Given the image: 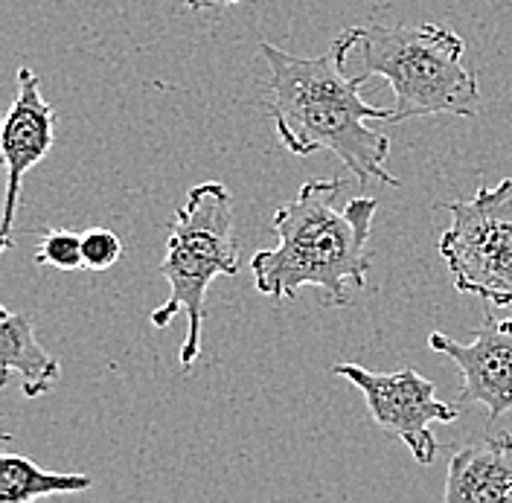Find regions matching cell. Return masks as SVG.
<instances>
[{
    "label": "cell",
    "instance_id": "4",
    "mask_svg": "<svg viewBox=\"0 0 512 503\" xmlns=\"http://www.w3.org/2000/svg\"><path fill=\"white\" fill-rule=\"evenodd\" d=\"M160 274L169 283L166 303L152 312V326H169L187 312V338L181 344V367L190 370L201 355V329L207 317V288L219 277L239 274V239L233 233V198L224 184H198L169 227Z\"/></svg>",
    "mask_w": 512,
    "mask_h": 503
},
{
    "label": "cell",
    "instance_id": "5",
    "mask_svg": "<svg viewBox=\"0 0 512 503\" xmlns=\"http://www.w3.org/2000/svg\"><path fill=\"white\" fill-rule=\"evenodd\" d=\"M443 210L451 224L440 236V256L454 288L486 306H512V178Z\"/></svg>",
    "mask_w": 512,
    "mask_h": 503
},
{
    "label": "cell",
    "instance_id": "7",
    "mask_svg": "<svg viewBox=\"0 0 512 503\" xmlns=\"http://www.w3.org/2000/svg\"><path fill=\"white\" fill-rule=\"evenodd\" d=\"M428 346L448 355L460 370V402L483 405L489 419L512 410V315L498 317L489 312L469 344L454 341L451 335L431 332Z\"/></svg>",
    "mask_w": 512,
    "mask_h": 503
},
{
    "label": "cell",
    "instance_id": "9",
    "mask_svg": "<svg viewBox=\"0 0 512 503\" xmlns=\"http://www.w3.org/2000/svg\"><path fill=\"white\" fill-rule=\"evenodd\" d=\"M446 503H512V434L466 445L448 460Z\"/></svg>",
    "mask_w": 512,
    "mask_h": 503
},
{
    "label": "cell",
    "instance_id": "10",
    "mask_svg": "<svg viewBox=\"0 0 512 503\" xmlns=\"http://www.w3.org/2000/svg\"><path fill=\"white\" fill-rule=\"evenodd\" d=\"M9 373L21 376V390L27 399H38L59 384L62 367L38 344L30 317L3 309L0 312V384L3 387L9 381Z\"/></svg>",
    "mask_w": 512,
    "mask_h": 503
},
{
    "label": "cell",
    "instance_id": "12",
    "mask_svg": "<svg viewBox=\"0 0 512 503\" xmlns=\"http://www.w3.org/2000/svg\"><path fill=\"white\" fill-rule=\"evenodd\" d=\"M32 259L35 265H47L56 271H79L85 268L82 236L73 230H44Z\"/></svg>",
    "mask_w": 512,
    "mask_h": 503
},
{
    "label": "cell",
    "instance_id": "14",
    "mask_svg": "<svg viewBox=\"0 0 512 503\" xmlns=\"http://www.w3.org/2000/svg\"><path fill=\"white\" fill-rule=\"evenodd\" d=\"M190 9H207V6H233V3H242V0H184Z\"/></svg>",
    "mask_w": 512,
    "mask_h": 503
},
{
    "label": "cell",
    "instance_id": "11",
    "mask_svg": "<svg viewBox=\"0 0 512 503\" xmlns=\"http://www.w3.org/2000/svg\"><path fill=\"white\" fill-rule=\"evenodd\" d=\"M94 489L91 474L44 472L30 457H0V503H32L47 495H76Z\"/></svg>",
    "mask_w": 512,
    "mask_h": 503
},
{
    "label": "cell",
    "instance_id": "8",
    "mask_svg": "<svg viewBox=\"0 0 512 503\" xmlns=\"http://www.w3.org/2000/svg\"><path fill=\"white\" fill-rule=\"evenodd\" d=\"M53 140H56V108L41 96L38 76L30 67H21L18 94L6 114L3 137H0V152L6 163V204H3V224H0L3 251L12 248V227H15L24 175L35 163H41L50 155Z\"/></svg>",
    "mask_w": 512,
    "mask_h": 503
},
{
    "label": "cell",
    "instance_id": "1",
    "mask_svg": "<svg viewBox=\"0 0 512 503\" xmlns=\"http://www.w3.org/2000/svg\"><path fill=\"white\" fill-rule=\"evenodd\" d=\"M259 47L268 62L271 88L262 105L288 152L297 158L332 152L361 184L382 181L399 187V178L387 172L390 137L367 126V120L390 123L393 108L361 99V88L370 82L364 73L347 76V56L358 47V27L341 32L332 50L318 59L291 56L268 41Z\"/></svg>",
    "mask_w": 512,
    "mask_h": 503
},
{
    "label": "cell",
    "instance_id": "6",
    "mask_svg": "<svg viewBox=\"0 0 512 503\" xmlns=\"http://www.w3.org/2000/svg\"><path fill=\"white\" fill-rule=\"evenodd\" d=\"M332 373L355 384L370 408L373 422L390 437L408 445L419 466H431L437 457L434 422H457V408L437 399L434 381L419 376L416 370L396 373H370L361 364H335Z\"/></svg>",
    "mask_w": 512,
    "mask_h": 503
},
{
    "label": "cell",
    "instance_id": "3",
    "mask_svg": "<svg viewBox=\"0 0 512 503\" xmlns=\"http://www.w3.org/2000/svg\"><path fill=\"white\" fill-rule=\"evenodd\" d=\"M355 50L361 73L382 76L393 88L390 123L434 114L480 117L478 76L463 64L466 41L443 24H364Z\"/></svg>",
    "mask_w": 512,
    "mask_h": 503
},
{
    "label": "cell",
    "instance_id": "13",
    "mask_svg": "<svg viewBox=\"0 0 512 503\" xmlns=\"http://www.w3.org/2000/svg\"><path fill=\"white\" fill-rule=\"evenodd\" d=\"M82 253H85V268H91V271H108L123 256V239L114 230L91 227V230L82 233Z\"/></svg>",
    "mask_w": 512,
    "mask_h": 503
},
{
    "label": "cell",
    "instance_id": "2",
    "mask_svg": "<svg viewBox=\"0 0 512 503\" xmlns=\"http://www.w3.org/2000/svg\"><path fill=\"white\" fill-rule=\"evenodd\" d=\"M344 187V178L306 181L297 198L274 213L271 227L280 242L251 259L259 294L280 303L312 285L326 306H347L352 288L367 285L373 265L367 242L379 201L358 195L338 210L335 201Z\"/></svg>",
    "mask_w": 512,
    "mask_h": 503
}]
</instances>
